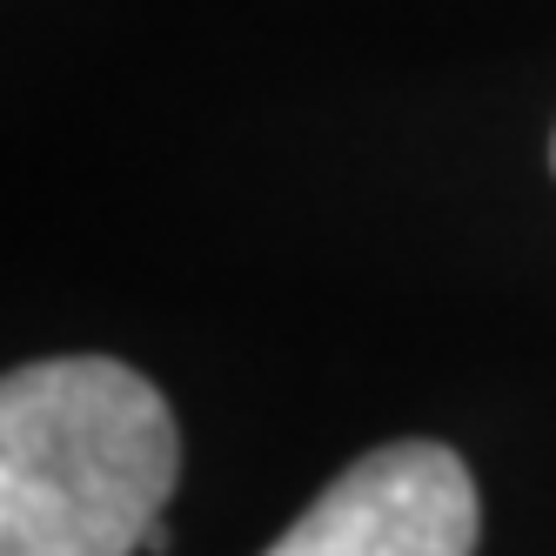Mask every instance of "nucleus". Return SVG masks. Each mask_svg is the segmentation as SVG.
<instances>
[{
  "instance_id": "f257e3e1",
  "label": "nucleus",
  "mask_w": 556,
  "mask_h": 556,
  "mask_svg": "<svg viewBox=\"0 0 556 556\" xmlns=\"http://www.w3.org/2000/svg\"><path fill=\"white\" fill-rule=\"evenodd\" d=\"M175 476V409L128 363L61 355L0 382V556H135Z\"/></svg>"
},
{
  "instance_id": "f03ea898",
  "label": "nucleus",
  "mask_w": 556,
  "mask_h": 556,
  "mask_svg": "<svg viewBox=\"0 0 556 556\" xmlns=\"http://www.w3.org/2000/svg\"><path fill=\"white\" fill-rule=\"evenodd\" d=\"M476 483L443 443H389L342 469L262 556H476Z\"/></svg>"
}]
</instances>
